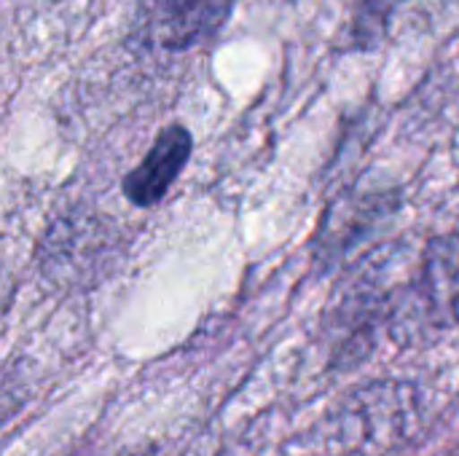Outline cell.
Wrapping results in <instances>:
<instances>
[{"instance_id":"obj_6","label":"cell","mask_w":459,"mask_h":456,"mask_svg":"<svg viewBox=\"0 0 459 456\" xmlns=\"http://www.w3.org/2000/svg\"><path fill=\"white\" fill-rule=\"evenodd\" d=\"M116 456H153V446H143V449H129V452H121Z\"/></svg>"},{"instance_id":"obj_5","label":"cell","mask_w":459,"mask_h":456,"mask_svg":"<svg viewBox=\"0 0 459 456\" xmlns=\"http://www.w3.org/2000/svg\"><path fill=\"white\" fill-rule=\"evenodd\" d=\"M403 0H355L347 27L350 48H374L390 30V22Z\"/></svg>"},{"instance_id":"obj_3","label":"cell","mask_w":459,"mask_h":456,"mask_svg":"<svg viewBox=\"0 0 459 456\" xmlns=\"http://www.w3.org/2000/svg\"><path fill=\"white\" fill-rule=\"evenodd\" d=\"M194 151V137L183 124L164 126L145 159L124 177V196L137 207H153L159 204L183 167L188 164Z\"/></svg>"},{"instance_id":"obj_1","label":"cell","mask_w":459,"mask_h":456,"mask_svg":"<svg viewBox=\"0 0 459 456\" xmlns=\"http://www.w3.org/2000/svg\"><path fill=\"white\" fill-rule=\"evenodd\" d=\"M390 325L398 341H420L459 328V237H436L411 282L393 301Z\"/></svg>"},{"instance_id":"obj_2","label":"cell","mask_w":459,"mask_h":456,"mask_svg":"<svg viewBox=\"0 0 459 456\" xmlns=\"http://www.w3.org/2000/svg\"><path fill=\"white\" fill-rule=\"evenodd\" d=\"M237 0H137L134 30L161 51H186L221 32Z\"/></svg>"},{"instance_id":"obj_7","label":"cell","mask_w":459,"mask_h":456,"mask_svg":"<svg viewBox=\"0 0 459 456\" xmlns=\"http://www.w3.org/2000/svg\"><path fill=\"white\" fill-rule=\"evenodd\" d=\"M446 456H459V446H455V449H452Z\"/></svg>"},{"instance_id":"obj_4","label":"cell","mask_w":459,"mask_h":456,"mask_svg":"<svg viewBox=\"0 0 459 456\" xmlns=\"http://www.w3.org/2000/svg\"><path fill=\"white\" fill-rule=\"evenodd\" d=\"M385 215H390V199L385 194L379 196H360V199H342L325 218L317 245L320 258L328 261L347 253L352 245L360 242L363 234H368Z\"/></svg>"}]
</instances>
